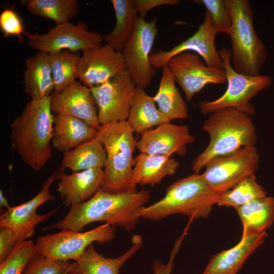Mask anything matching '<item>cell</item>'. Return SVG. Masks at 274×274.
Instances as JSON below:
<instances>
[{"instance_id": "20", "label": "cell", "mask_w": 274, "mask_h": 274, "mask_svg": "<svg viewBox=\"0 0 274 274\" xmlns=\"http://www.w3.org/2000/svg\"><path fill=\"white\" fill-rule=\"evenodd\" d=\"M267 236L265 231L243 233L240 241L235 246L212 257L202 274H236Z\"/></svg>"}, {"instance_id": "37", "label": "cell", "mask_w": 274, "mask_h": 274, "mask_svg": "<svg viewBox=\"0 0 274 274\" xmlns=\"http://www.w3.org/2000/svg\"><path fill=\"white\" fill-rule=\"evenodd\" d=\"M19 243V238L12 229L0 227V262L14 250Z\"/></svg>"}, {"instance_id": "24", "label": "cell", "mask_w": 274, "mask_h": 274, "mask_svg": "<svg viewBox=\"0 0 274 274\" xmlns=\"http://www.w3.org/2000/svg\"><path fill=\"white\" fill-rule=\"evenodd\" d=\"M179 166L170 156L140 152L134 158L133 178L136 185L153 186L165 177L174 175Z\"/></svg>"}, {"instance_id": "27", "label": "cell", "mask_w": 274, "mask_h": 274, "mask_svg": "<svg viewBox=\"0 0 274 274\" xmlns=\"http://www.w3.org/2000/svg\"><path fill=\"white\" fill-rule=\"evenodd\" d=\"M106 159L104 147L95 137L72 150L63 152L60 169L67 168L74 173L92 168H103Z\"/></svg>"}, {"instance_id": "36", "label": "cell", "mask_w": 274, "mask_h": 274, "mask_svg": "<svg viewBox=\"0 0 274 274\" xmlns=\"http://www.w3.org/2000/svg\"><path fill=\"white\" fill-rule=\"evenodd\" d=\"M0 28L5 37L16 36L20 43L23 42L22 35L27 36L28 33L24 30L23 22L14 9V5L10 8H5L0 14Z\"/></svg>"}, {"instance_id": "32", "label": "cell", "mask_w": 274, "mask_h": 274, "mask_svg": "<svg viewBox=\"0 0 274 274\" xmlns=\"http://www.w3.org/2000/svg\"><path fill=\"white\" fill-rule=\"evenodd\" d=\"M266 196V193L256 181L255 174L250 175L231 189L222 193L217 202L220 206L235 209L254 199Z\"/></svg>"}, {"instance_id": "28", "label": "cell", "mask_w": 274, "mask_h": 274, "mask_svg": "<svg viewBox=\"0 0 274 274\" xmlns=\"http://www.w3.org/2000/svg\"><path fill=\"white\" fill-rule=\"evenodd\" d=\"M168 66L162 68L158 90L153 96L161 114L169 121L185 119L188 116L187 106L177 89Z\"/></svg>"}, {"instance_id": "7", "label": "cell", "mask_w": 274, "mask_h": 274, "mask_svg": "<svg viewBox=\"0 0 274 274\" xmlns=\"http://www.w3.org/2000/svg\"><path fill=\"white\" fill-rule=\"evenodd\" d=\"M219 54L223 64L227 86L225 92L212 101H200L198 106L201 113L207 114L227 108H233L251 116L255 113L251 99L272 83L269 76H248L237 72L231 63V51L223 48Z\"/></svg>"}, {"instance_id": "8", "label": "cell", "mask_w": 274, "mask_h": 274, "mask_svg": "<svg viewBox=\"0 0 274 274\" xmlns=\"http://www.w3.org/2000/svg\"><path fill=\"white\" fill-rule=\"evenodd\" d=\"M115 235L114 226L105 223L85 232L61 230L42 235L37 238L35 245L41 255L55 260L76 261L93 242H109Z\"/></svg>"}, {"instance_id": "1", "label": "cell", "mask_w": 274, "mask_h": 274, "mask_svg": "<svg viewBox=\"0 0 274 274\" xmlns=\"http://www.w3.org/2000/svg\"><path fill=\"white\" fill-rule=\"evenodd\" d=\"M150 198V192L142 190L132 192L112 193L101 188L89 199L72 206L59 221L45 227L81 231L88 224L104 221L127 231L133 229L141 218L140 213Z\"/></svg>"}, {"instance_id": "26", "label": "cell", "mask_w": 274, "mask_h": 274, "mask_svg": "<svg viewBox=\"0 0 274 274\" xmlns=\"http://www.w3.org/2000/svg\"><path fill=\"white\" fill-rule=\"evenodd\" d=\"M115 24L113 30L102 36L106 45L122 52L131 36L136 25L138 13L132 0H112Z\"/></svg>"}, {"instance_id": "16", "label": "cell", "mask_w": 274, "mask_h": 274, "mask_svg": "<svg viewBox=\"0 0 274 274\" xmlns=\"http://www.w3.org/2000/svg\"><path fill=\"white\" fill-rule=\"evenodd\" d=\"M126 69L122 52L105 45L83 52L79 63V78L91 88L100 85Z\"/></svg>"}, {"instance_id": "19", "label": "cell", "mask_w": 274, "mask_h": 274, "mask_svg": "<svg viewBox=\"0 0 274 274\" xmlns=\"http://www.w3.org/2000/svg\"><path fill=\"white\" fill-rule=\"evenodd\" d=\"M104 177L102 168H92L67 175L60 172L57 191L66 206L81 203L92 197L101 188Z\"/></svg>"}, {"instance_id": "35", "label": "cell", "mask_w": 274, "mask_h": 274, "mask_svg": "<svg viewBox=\"0 0 274 274\" xmlns=\"http://www.w3.org/2000/svg\"><path fill=\"white\" fill-rule=\"evenodd\" d=\"M198 2L207 9L217 33H223L229 36L232 26V18L224 0H201Z\"/></svg>"}, {"instance_id": "13", "label": "cell", "mask_w": 274, "mask_h": 274, "mask_svg": "<svg viewBox=\"0 0 274 274\" xmlns=\"http://www.w3.org/2000/svg\"><path fill=\"white\" fill-rule=\"evenodd\" d=\"M167 66L187 101H190L206 85L222 84L226 81L224 69L209 66L195 53L179 54L170 59Z\"/></svg>"}, {"instance_id": "31", "label": "cell", "mask_w": 274, "mask_h": 274, "mask_svg": "<svg viewBox=\"0 0 274 274\" xmlns=\"http://www.w3.org/2000/svg\"><path fill=\"white\" fill-rule=\"evenodd\" d=\"M26 7L30 13L52 19L56 25L68 22L79 9L76 0H28Z\"/></svg>"}, {"instance_id": "34", "label": "cell", "mask_w": 274, "mask_h": 274, "mask_svg": "<svg viewBox=\"0 0 274 274\" xmlns=\"http://www.w3.org/2000/svg\"><path fill=\"white\" fill-rule=\"evenodd\" d=\"M76 262L51 259L37 253L29 261L22 274H65L70 272Z\"/></svg>"}, {"instance_id": "10", "label": "cell", "mask_w": 274, "mask_h": 274, "mask_svg": "<svg viewBox=\"0 0 274 274\" xmlns=\"http://www.w3.org/2000/svg\"><path fill=\"white\" fill-rule=\"evenodd\" d=\"M157 21L156 18L149 22L138 17L134 31L122 52L130 77L136 87L144 89L156 74L150 56L157 32Z\"/></svg>"}, {"instance_id": "2", "label": "cell", "mask_w": 274, "mask_h": 274, "mask_svg": "<svg viewBox=\"0 0 274 274\" xmlns=\"http://www.w3.org/2000/svg\"><path fill=\"white\" fill-rule=\"evenodd\" d=\"M53 122L49 96L28 102L11 125L13 147L35 172L41 170L52 156Z\"/></svg>"}, {"instance_id": "22", "label": "cell", "mask_w": 274, "mask_h": 274, "mask_svg": "<svg viewBox=\"0 0 274 274\" xmlns=\"http://www.w3.org/2000/svg\"><path fill=\"white\" fill-rule=\"evenodd\" d=\"M97 132V129L82 119L54 115L52 145L56 149L65 152L95 138Z\"/></svg>"}, {"instance_id": "30", "label": "cell", "mask_w": 274, "mask_h": 274, "mask_svg": "<svg viewBox=\"0 0 274 274\" xmlns=\"http://www.w3.org/2000/svg\"><path fill=\"white\" fill-rule=\"evenodd\" d=\"M49 55L54 91L59 92L79 78V63L81 55L78 52L68 50Z\"/></svg>"}, {"instance_id": "40", "label": "cell", "mask_w": 274, "mask_h": 274, "mask_svg": "<svg viewBox=\"0 0 274 274\" xmlns=\"http://www.w3.org/2000/svg\"><path fill=\"white\" fill-rule=\"evenodd\" d=\"M0 206L2 208H6L9 209L11 207L9 206L6 197L4 196L2 190H0Z\"/></svg>"}, {"instance_id": "9", "label": "cell", "mask_w": 274, "mask_h": 274, "mask_svg": "<svg viewBox=\"0 0 274 274\" xmlns=\"http://www.w3.org/2000/svg\"><path fill=\"white\" fill-rule=\"evenodd\" d=\"M259 163V156L255 146L246 147L210 160L201 174L213 190L222 194L247 177L255 174Z\"/></svg>"}, {"instance_id": "33", "label": "cell", "mask_w": 274, "mask_h": 274, "mask_svg": "<svg viewBox=\"0 0 274 274\" xmlns=\"http://www.w3.org/2000/svg\"><path fill=\"white\" fill-rule=\"evenodd\" d=\"M38 253L30 239L19 243L14 250L0 262V274H22L31 259Z\"/></svg>"}, {"instance_id": "12", "label": "cell", "mask_w": 274, "mask_h": 274, "mask_svg": "<svg viewBox=\"0 0 274 274\" xmlns=\"http://www.w3.org/2000/svg\"><path fill=\"white\" fill-rule=\"evenodd\" d=\"M136 86L126 69L91 89L101 125L126 121Z\"/></svg>"}, {"instance_id": "39", "label": "cell", "mask_w": 274, "mask_h": 274, "mask_svg": "<svg viewBox=\"0 0 274 274\" xmlns=\"http://www.w3.org/2000/svg\"><path fill=\"white\" fill-rule=\"evenodd\" d=\"M139 17L144 18L152 9L164 5H176L179 0H132Z\"/></svg>"}, {"instance_id": "38", "label": "cell", "mask_w": 274, "mask_h": 274, "mask_svg": "<svg viewBox=\"0 0 274 274\" xmlns=\"http://www.w3.org/2000/svg\"><path fill=\"white\" fill-rule=\"evenodd\" d=\"M187 231V229H185L180 237L175 242L170 254L169 259L166 264H164L158 260H154L153 264V274L171 273L175 258L180 249L183 239L186 234Z\"/></svg>"}, {"instance_id": "29", "label": "cell", "mask_w": 274, "mask_h": 274, "mask_svg": "<svg viewBox=\"0 0 274 274\" xmlns=\"http://www.w3.org/2000/svg\"><path fill=\"white\" fill-rule=\"evenodd\" d=\"M235 209L243 224V233H262L274 223V197L254 199Z\"/></svg>"}, {"instance_id": "6", "label": "cell", "mask_w": 274, "mask_h": 274, "mask_svg": "<svg viewBox=\"0 0 274 274\" xmlns=\"http://www.w3.org/2000/svg\"><path fill=\"white\" fill-rule=\"evenodd\" d=\"M232 18L229 35L231 60L237 72L258 76L267 56L266 47L254 26L253 12L248 0H224Z\"/></svg>"}, {"instance_id": "14", "label": "cell", "mask_w": 274, "mask_h": 274, "mask_svg": "<svg viewBox=\"0 0 274 274\" xmlns=\"http://www.w3.org/2000/svg\"><path fill=\"white\" fill-rule=\"evenodd\" d=\"M217 34L211 16L206 11L202 23L193 35L169 50H157L151 54V64L155 69L163 68L174 56L190 51L199 55L209 66L223 69L222 59L215 46Z\"/></svg>"}, {"instance_id": "3", "label": "cell", "mask_w": 274, "mask_h": 274, "mask_svg": "<svg viewBox=\"0 0 274 274\" xmlns=\"http://www.w3.org/2000/svg\"><path fill=\"white\" fill-rule=\"evenodd\" d=\"M210 141L206 148L194 160L192 168L199 173L210 160L233 153L246 147L255 146L256 129L250 116L233 108L211 113L203 125Z\"/></svg>"}, {"instance_id": "18", "label": "cell", "mask_w": 274, "mask_h": 274, "mask_svg": "<svg viewBox=\"0 0 274 274\" xmlns=\"http://www.w3.org/2000/svg\"><path fill=\"white\" fill-rule=\"evenodd\" d=\"M52 113L76 117L98 129L100 124L98 111L91 89L75 81L62 90L50 96Z\"/></svg>"}, {"instance_id": "25", "label": "cell", "mask_w": 274, "mask_h": 274, "mask_svg": "<svg viewBox=\"0 0 274 274\" xmlns=\"http://www.w3.org/2000/svg\"><path fill=\"white\" fill-rule=\"evenodd\" d=\"M133 132L141 134L165 123L170 122L155 106L153 97L136 87L126 120Z\"/></svg>"}, {"instance_id": "15", "label": "cell", "mask_w": 274, "mask_h": 274, "mask_svg": "<svg viewBox=\"0 0 274 274\" xmlns=\"http://www.w3.org/2000/svg\"><path fill=\"white\" fill-rule=\"evenodd\" d=\"M61 169L50 175L44 182L41 191L30 200L19 205L11 207L0 216V227L12 229L17 235L19 242L29 239L34 233L35 227L49 218L57 208L44 214L37 213V209L48 201L55 198L50 192V188Z\"/></svg>"}, {"instance_id": "21", "label": "cell", "mask_w": 274, "mask_h": 274, "mask_svg": "<svg viewBox=\"0 0 274 274\" xmlns=\"http://www.w3.org/2000/svg\"><path fill=\"white\" fill-rule=\"evenodd\" d=\"M132 245L124 254L116 258L106 257L89 245L71 271L74 274H120L121 267L142 247L141 236L134 235Z\"/></svg>"}, {"instance_id": "17", "label": "cell", "mask_w": 274, "mask_h": 274, "mask_svg": "<svg viewBox=\"0 0 274 274\" xmlns=\"http://www.w3.org/2000/svg\"><path fill=\"white\" fill-rule=\"evenodd\" d=\"M141 134L136 143L140 152L168 156L174 154L183 156L187 145L195 141L187 126L171 122L163 123Z\"/></svg>"}, {"instance_id": "4", "label": "cell", "mask_w": 274, "mask_h": 274, "mask_svg": "<svg viewBox=\"0 0 274 274\" xmlns=\"http://www.w3.org/2000/svg\"><path fill=\"white\" fill-rule=\"evenodd\" d=\"M96 137L102 143L107 154L101 189L112 193L136 191L133 154L137 141L127 121L101 125Z\"/></svg>"}, {"instance_id": "41", "label": "cell", "mask_w": 274, "mask_h": 274, "mask_svg": "<svg viewBox=\"0 0 274 274\" xmlns=\"http://www.w3.org/2000/svg\"><path fill=\"white\" fill-rule=\"evenodd\" d=\"M65 274H74V273H71V272H68V273H66Z\"/></svg>"}, {"instance_id": "23", "label": "cell", "mask_w": 274, "mask_h": 274, "mask_svg": "<svg viewBox=\"0 0 274 274\" xmlns=\"http://www.w3.org/2000/svg\"><path fill=\"white\" fill-rule=\"evenodd\" d=\"M24 92L31 99H42L51 96L54 83L49 54L39 52L25 61Z\"/></svg>"}, {"instance_id": "5", "label": "cell", "mask_w": 274, "mask_h": 274, "mask_svg": "<svg viewBox=\"0 0 274 274\" xmlns=\"http://www.w3.org/2000/svg\"><path fill=\"white\" fill-rule=\"evenodd\" d=\"M221 194L209 186L201 174L194 173L170 185L162 198L143 208L140 216L152 220L175 214L193 220L207 218Z\"/></svg>"}, {"instance_id": "11", "label": "cell", "mask_w": 274, "mask_h": 274, "mask_svg": "<svg viewBox=\"0 0 274 274\" xmlns=\"http://www.w3.org/2000/svg\"><path fill=\"white\" fill-rule=\"evenodd\" d=\"M27 37L28 46L49 54L63 50L84 52L101 46L102 41V36L89 31L83 22L57 24L46 33H29Z\"/></svg>"}]
</instances>
